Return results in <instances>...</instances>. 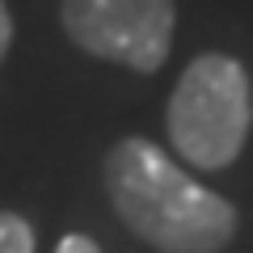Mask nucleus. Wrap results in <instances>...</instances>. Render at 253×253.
<instances>
[{"label": "nucleus", "mask_w": 253, "mask_h": 253, "mask_svg": "<svg viewBox=\"0 0 253 253\" xmlns=\"http://www.w3.org/2000/svg\"><path fill=\"white\" fill-rule=\"evenodd\" d=\"M114 215L161 253H219L236 236V207L194 181L165 148L126 135L101 165Z\"/></svg>", "instance_id": "obj_1"}, {"label": "nucleus", "mask_w": 253, "mask_h": 253, "mask_svg": "<svg viewBox=\"0 0 253 253\" xmlns=\"http://www.w3.org/2000/svg\"><path fill=\"white\" fill-rule=\"evenodd\" d=\"M253 126V89L245 63L207 51L186 63L173 84L165 131L173 152L194 169H228Z\"/></svg>", "instance_id": "obj_2"}, {"label": "nucleus", "mask_w": 253, "mask_h": 253, "mask_svg": "<svg viewBox=\"0 0 253 253\" xmlns=\"http://www.w3.org/2000/svg\"><path fill=\"white\" fill-rule=\"evenodd\" d=\"M63 34L84 55L123 63L131 72H161L173 51V0H63Z\"/></svg>", "instance_id": "obj_3"}, {"label": "nucleus", "mask_w": 253, "mask_h": 253, "mask_svg": "<svg viewBox=\"0 0 253 253\" xmlns=\"http://www.w3.org/2000/svg\"><path fill=\"white\" fill-rule=\"evenodd\" d=\"M0 253H34V228L17 211H0Z\"/></svg>", "instance_id": "obj_4"}, {"label": "nucleus", "mask_w": 253, "mask_h": 253, "mask_svg": "<svg viewBox=\"0 0 253 253\" xmlns=\"http://www.w3.org/2000/svg\"><path fill=\"white\" fill-rule=\"evenodd\" d=\"M55 253H101V249H97V241H93V236H84V232H68L59 245H55Z\"/></svg>", "instance_id": "obj_5"}, {"label": "nucleus", "mask_w": 253, "mask_h": 253, "mask_svg": "<svg viewBox=\"0 0 253 253\" xmlns=\"http://www.w3.org/2000/svg\"><path fill=\"white\" fill-rule=\"evenodd\" d=\"M9 46H13V17H9V4L0 0V63L9 55Z\"/></svg>", "instance_id": "obj_6"}]
</instances>
